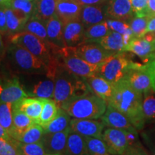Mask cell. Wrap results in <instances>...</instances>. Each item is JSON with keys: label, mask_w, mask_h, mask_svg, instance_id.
I'll list each match as a JSON object with an SVG mask.
<instances>
[{"label": "cell", "mask_w": 155, "mask_h": 155, "mask_svg": "<svg viewBox=\"0 0 155 155\" xmlns=\"http://www.w3.org/2000/svg\"><path fill=\"white\" fill-rule=\"evenodd\" d=\"M104 124L96 119H80L71 120L70 129L73 132L77 133L83 137H94L102 139Z\"/></svg>", "instance_id": "cell-11"}, {"label": "cell", "mask_w": 155, "mask_h": 155, "mask_svg": "<svg viewBox=\"0 0 155 155\" xmlns=\"http://www.w3.org/2000/svg\"><path fill=\"white\" fill-rule=\"evenodd\" d=\"M6 51H7V49H6L2 38L1 36V33H0V61L5 57V55H6Z\"/></svg>", "instance_id": "cell-50"}, {"label": "cell", "mask_w": 155, "mask_h": 155, "mask_svg": "<svg viewBox=\"0 0 155 155\" xmlns=\"http://www.w3.org/2000/svg\"><path fill=\"white\" fill-rule=\"evenodd\" d=\"M142 101L143 94L131 88L124 79H122L114 84L113 94L108 104L121 112L137 130H141L146 123Z\"/></svg>", "instance_id": "cell-1"}, {"label": "cell", "mask_w": 155, "mask_h": 155, "mask_svg": "<svg viewBox=\"0 0 155 155\" xmlns=\"http://www.w3.org/2000/svg\"><path fill=\"white\" fill-rule=\"evenodd\" d=\"M97 43L101 45L104 49L113 53L124 52L125 47L123 35L112 30L110 31L107 35L101 39Z\"/></svg>", "instance_id": "cell-28"}, {"label": "cell", "mask_w": 155, "mask_h": 155, "mask_svg": "<svg viewBox=\"0 0 155 155\" xmlns=\"http://www.w3.org/2000/svg\"><path fill=\"white\" fill-rule=\"evenodd\" d=\"M88 155H111L103 139L94 137H84Z\"/></svg>", "instance_id": "cell-36"}, {"label": "cell", "mask_w": 155, "mask_h": 155, "mask_svg": "<svg viewBox=\"0 0 155 155\" xmlns=\"http://www.w3.org/2000/svg\"><path fill=\"white\" fill-rule=\"evenodd\" d=\"M130 2L134 15L137 16H147L148 0H130Z\"/></svg>", "instance_id": "cell-42"}, {"label": "cell", "mask_w": 155, "mask_h": 155, "mask_svg": "<svg viewBox=\"0 0 155 155\" xmlns=\"http://www.w3.org/2000/svg\"><path fill=\"white\" fill-rule=\"evenodd\" d=\"M124 52H131L135 54L145 63L149 61L150 56L154 53L152 42L144 38H134L124 48Z\"/></svg>", "instance_id": "cell-23"}, {"label": "cell", "mask_w": 155, "mask_h": 155, "mask_svg": "<svg viewBox=\"0 0 155 155\" xmlns=\"http://www.w3.org/2000/svg\"><path fill=\"white\" fill-rule=\"evenodd\" d=\"M13 124H14V131L12 134V138L16 139L19 134H21L28 128L33 125L35 122L30 117L19 110L12 106Z\"/></svg>", "instance_id": "cell-29"}, {"label": "cell", "mask_w": 155, "mask_h": 155, "mask_svg": "<svg viewBox=\"0 0 155 155\" xmlns=\"http://www.w3.org/2000/svg\"><path fill=\"white\" fill-rule=\"evenodd\" d=\"M55 14L56 0H36L35 9L32 17L46 22Z\"/></svg>", "instance_id": "cell-27"}, {"label": "cell", "mask_w": 155, "mask_h": 155, "mask_svg": "<svg viewBox=\"0 0 155 155\" xmlns=\"http://www.w3.org/2000/svg\"><path fill=\"white\" fill-rule=\"evenodd\" d=\"M17 150L18 155H47L42 142L25 143L17 141Z\"/></svg>", "instance_id": "cell-37"}, {"label": "cell", "mask_w": 155, "mask_h": 155, "mask_svg": "<svg viewBox=\"0 0 155 155\" xmlns=\"http://www.w3.org/2000/svg\"><path fill=\"white\" fill-rule=\"evenodd\" d=\"M35 2L29 0H12L6 7H9L16 10L22 12L30 18L33 15L35 9Z\"/></svg>", "instance_id": "cell-38"}, {"label": "cell", "mask_w": 155, "mask_h": 155, "mask_svg": "<svg viewBox=\"0 0 155 155\" xmlns=\"http://www.w3.org/2000/svg\"><path fill=\"white\" fill-rule=\"evenodd\" d=\"M131 63L124 52L114 53L100 64L98 75L115 84L125 77Z\"/></svg>", "instance_id": "cell-7"}, {"label": "cell", "mask_w": 155, "mask_h": 155, "mask_svg": "<svg viewBox=\"0 0 155 155\" xmlns=\"http://www.w3.org/2000/svg\"><path fill=\"white\" fill-rule=\"evenodd\" d=\"M123 79L131 88L143 95L152 91V81L146 64L141 65L132 61Z\"/></svg>", "instance_id": "cell-8"}, {"label": "cell", "mask_w": 155, "mask_h": 155, "mask_svg": "<svg viewBox=\"0 0 155 155\" xmlns=\"http://www.w3.org/2000/svg\"><path fill=\"white\" fill-rule=\"evenodd\" d=\"M143 112H144L146 121L155 118V96L151 91L143 95L142 101Z\"/></svg>", "instance_id": "cell-39"}, {"label": "cell", "mask_w": 155, "mask_h": 155, "mask_svg": "<svg viewBox=\"0 0 155 155\" xmlns=\"http://www.w3.org/2000/svg\"><path fill=\"white\" fill-rule=\"evenodd\" d=\"M123 155H149L141 146L137 144L131 145L128 147L127 151Z\"/></svg>", "instance_id": "cell-44"}, {"label": "cell", "mask_w": 155, "mask_h": 155, "mask_svg": "<svg viewBox=\"0 0 155 155\" xmlns=\"http://www.w3.org/2000/svg\"><path fill=\"white\" fill-rule=\"evenodd\" d=\"M84 80L88 85L91 91L104 99L108 104L113 94L114 84L98 74L85 78Z\"/></svg>", "instance_id": "cell-18"}, {"label": "cell", "mask_w": 155, "mask_h": 155, "mask_svg": "<svg viewBox=\"0 0 155 155\" xmlns=\"http://www.w3.org/2000/svg\"><path fill=\"white\" fill-rule=\"evenodd\" d=\"M0 139H7V140H10L12 139L7 131L6 130L5 128L2 127L1 124H0Z\"/></svg>", "instance_id": "cell-49"}, {"label": "cell", "mask_w": 155, "mask_h": 155, "mask_svg": "<svg viewBox=\"0 0 155 155\" xmlns=\"http://www.w3.org/2000/svg\"><path fill=\"white\" fill-rule=\"evenodd\" d=\"M58 61L71 73L83 78L98 74L99 65H94L79 57L73 47L59 48L56 51Z\"/></svg>", "instance_id": "cell-6"}, {"label": "cell", "mask_w": 155, "mask_h": 155, "mask_svg": "<svg viewBox=\"0 0 155 155\" xmlns=\"http://www.w3.org/2000/svg\"><path fill=\"white\" fill-rule=\"evenodd\" d=\"M106 6L84 5L81 10L80 19L85 28H87L106 20Z\"/></svg>", "instance_id": "cell-19"}, {"label": "cell", "mask_w": 155, "mask_h": 155, "mask_svg": "<svg viewBox=\"0 0 155 155\" xmlns=\"http://www.w3.org/2000/svg\"><path fill=\"white\" fill-rule=\"evenodd\" d=\"M27 97H29L28 94L17 78L9 79L0 85V102L13 104Z\"/></svg>", "instance_id": "cell-14"}, {"label": "cell", "mask_w": 155, "mask_h": 155, "mask_svg": "<svg viewBox=\"0 0 155 155\" xmlns=\"http://www.w3.org/2000/svg\"><path fill=\"white\" fill-rule=\"evenodd\" d=\"M45 134V131L42 126L39 124L35 123L26 131L19 134L15 140L25 144L41 142L42 137Z\"/></svg>", "instance_id": "cell-31"}, {"label": "cell", "mask_w": 155, "mask_h": 155, "mask_svg": "<svg viewBox=\"0 0 155 155\" xmlns=\"http://www.w3.org/2000/svg\"><path fill=\"white\" fill-rule=\"evenodd\" d=\"M150 17L134 15L129 22V25L132 30L134 38H141L147 33V24Z\"/></svg>", "instance_id": "cell-35"}, {"label": "cell", "mask_w": 155, "mask_h": 155, "mask_svg": "<svg viewBox=\"0 0 155 155\" xmlns=\"http://www.w3.org/2000/svg\"><path fill=\"white\" fill-rule=\"evenodd\" d=\"M0 124L5 128L11 137L14 131L12 104L0 102Z\"/></svg>", "instance_id": "cell-34"}, {"label": "cell", "mask_w": 155, "mask_h": 155, "mask_svg": "<svg viewBox=\"0 0 155 155\" xmlns=\"http://www.w3.org/2000/svg\"><path fill=\"white\" fill-rule=\"evenodd\" d=\"M100 119L104 126L109 128L137 133V129L134 127L127 116L108 104H107L105 113Z\"/></svg>", "instance_id": "cell-12"}, {"label": "cell", "mask_w": 155, "mask_h": 155, "mask_svg": "<svg viewBox=\"0 0 155 155\" xmlns=\"http://www.w3.org/2000/svg\"><path fill=\"white\" fill-rule=\"evenodd\" d=\"M146 15L150 17L155 16V0H148Z\"/></svg>", "instance_id": "cell-46"}, {"label": "cell", "mask_w": 155, "mask_h": 155, "mask_svg": "<svg viewBox=\"0 0 155 155\" xmlns=\"http://www.w3.org/2000/svg\"><path fill=\"white\" fill-rule=\"evenodd\" d=\"M71 116L80 119H98L105 113L107 103L93 92L64 104L61 107Z\"/></svg>", "instance_id": "cell-5"}, {"label": "cell", "mask_w": 155, "mask_h": 155, "mask_svg": "<svg viewBox=\"0 0 155 155\" xmlns=\"http://www.w3.org/2000/svg\"><path fill=\"white\" fill-rule=\"evenodd\" d=\"M111 29L107 21L96 24L86 28L84 34V40L83 43L86 42H98L101 39L109 33Z\"/></svg>", "instance_id": "cell-30"}, {"label": "cell", "mask_w": 155, "mask_h": 155, "mask_svg": "<svg viewBox=\"0 0 155 155\" xmlns=\"http://www.w3.org/2000/svg\"><path fill=\"white\" fill-rule=\"evenodd\" d=\"M154 155H155V150H154Z\"/></svg>", "instance_id": "cell-55"}, {"label": "cell", "mask_w": 155, "mask_h": 155, "mask_svg": "<svg viewBox=\"0 0 155 155\" xmlns=\"http://www.w3.org/2000/svg\"><path fill=\"white\" fill-rule=\"evenodd\" d=\"M46 24L48 39L50 43L58 48L65 47L63 39V22L55 15L50 19H48Z\"/></svg>", "instance_id": "cell-20"}, {"label": "cell", "mask_w": 155, "mask_h": 155, "mask_svg": "<svg viewBox=\"0 0 155 155\" xmlns=\"http://www.w3.org/2000/svg\"><path fill=\"white\" fill-rule=\"evenodd\" d=\"M83 6L84 5H101L108 0H78Z\"/></svg>", "instance_id": "cell-47"}, {"label": "cell", "mask_w": 155, "mask_h": 155, "mask_svg": "<svg viewBox=\"0 0 155 155\" xmlns=\"http://www.w3.org/2000/svg\"><path fill=\"white\" fill-rule=\"evenodd\" d=\"M29 1H36V0H29Z\"/></svg>", "instance_id": "cell-54"}, {"label": "cell", "mask_w": 155, "mask_h": 155, "mask_svg": "<svg viewBox=\"0 0 155 155\" xmlns=\"http://www.w3.org/2000/svg\"><path fill=\"white\" fill-rule=\"evenodd\" d=\"M146 65L152 81V91L155 92V52L150 56L149 61L146 63Z\"/></svg>", "instance_id": "cell-43"}, {"label": "cell", "mask_w": 155, "mask_h": 155, "mask_svg": "<svg viewBox=\"0 0 155 155\" xmlns=\"http://www.w3.org/2000/svg\"><path fill=\"white\" fill-rule=\"evenodd\" d=\"M12 106L27 114L35 123L38 124L42 110V98L27 97L12 104Z\"/></svg>", "instance_id": "cell-22"}, {"label": "cell", "mask_w": 155, "mask_h": 155, "mask_svg": "<svg viewBox=\"0 0 155 155\" xmlns=\"http://www.w3.org/2000/svg\"><path fill=\"white\" fill-rule=\"evenodd\" d=\"M82 7L78 0H56V15L63 23L80 19Z\"/></svg>", "instance_id": "cell-17"}, {"label": "cell", "mask_w": 155, "mask_h": 155, "mask_svg": "<svg viewBox=\"0 0 155 155\" xmlns=\"http://www.w3.org/2000/svg\"><path fill=\"white\" fill-rule=\"evenodd\" d=\"M63 155H88L84 137L71 131Z\"/></svg>", "instance_id": "cell-25"}, {"label": "cell", "mask_w": 155, "mask_h": 155, "mask_svg": "<svg viewBox=\"0 0 155 155\" xmlns=\"http://www.w3.org/2000/svg\"><path fill=\"white\" fill-rule=\"evenodd\" d=\"M6 55L17 73L27 75H47L48 68L42 60L18 45L11 43L7 48Z\"/></svg>", "instance_id": "cell-4"}, {"label": "cell", "mask_w": 155, "mask_h": 155, "mask_svg": "<svg viewBox=\"0 0 155 155\" xmlns=\"http://www.w3.org/2000/svg\"><path fill=\"white\" fill-rule=\"evenodd\" d=\"M107 19H118L129 23L134 17L130 0H108L106 5Z\"/></svg>", "instance_id": "cell-15"}, {"label": "cell", "mask_w": 155, "mask_h": 155, "mask_svg": "<svg viewBox=\"0 0 155 155\" xmlns=\"http://www.w3.org/2000/svg\"><path fill=\"white\" fill-rule=\"evenodd\" d=\"M47 155H59V154H47Z\"/></svg>", "instance_id": "cell-53"}, {"label": "cell", "mask_w": 155, "mask_h": 155, "mask_svg": "<svg viewBox=\"0 0 155 155\" xmlns=\"http://www.w3.org/2000/svg\"><path fill=\"white\" fill-rule=\"evenodd\" d=\"M54 82L55 91L53 100L59 108L71 101L92 92L84 78L71 73L59 61Z\"/></svg>", "instance_id": "cell-2"}, {"label": "cell", "mask_w": 155, "mask_h": 155, "mask_svg": "<svg viewBox=\"0 0 155 155\" xmlns=\"http://www.w3.org/2000/svg\"><path fill=\"white\" fill-rule=\"evenodd\" d=\"M17 140L0 139V155H18L17 150Z\"/></svg>", "instance_id": "cell-40"}, {"label": "cell", "mask_w": 155, "mask_h": 155, "mask_svg": "<svg viewBox=\"0 0 155 155\" xmlns=\"http://www.w3.org/2000/svg\"><path fill=\"white\" fill-rule=\"evenodd\" d=\"M71 129L70 127L61 132L45 133L42 144L48 154L63 155Z\"/></svg>", "instance_id": "cell-13"}, {"label": "cell", "mask_w": 155, "mask_h": 155, "mask_svg": "<svg viewBox=\"0 0 155 155\" xmlns=\"http://www.w3.org/2000/svg\"><path fill=\"white\" fill-rule=\"evenodd\" d=\"M106 21H107V23L110 29H111V30L119 32V33L122 35H124L128 31L131 29L129 23L127 22H125V21L118 20V19H107Z\"/></svg>", "instance_id": "cell-41"}, {"label": "cell", "mask_w": 155, "mask_h": 155, "mask_svg": "<svg viewBox=\"0 0 155 155\" xmlns=\"http://www.w3.org/2000/svg\"><path fill=\"white\" fill-rule=\"evenodd\" d=\"M73 48L79 57L94 65H100L110 55L116 53L104 49L97 42L82 43Z\"/></svg>", "instance_id": "cell-10"}, {"label": "cell", "mask_w": 155, "mask_h": 155, "mask_svg": "<svg viewBox=\"0 0 155 155\" xmlns=\"http://www.w3.org/2000/svg\"><path fill=\"white\" fill-rule=\"evenodd\" d=\"M10 36L11 43L22 46L42 60L48 68V73L46 76L54 79L58 65L56 51L59 48L26 31H22Z\"/></svg>", "instance_id": "cell-3"}, {"label": "cell", "mask_w": 155, "mask_h": 155, "mask_svg": "<svg viewBox=\"0 0 155 155\" xmlns=\"http://www.w3.org/2000/svg\"><path fill=\"white\" fill-rule=\"evenodd\" d=\"M42 110L38 124L43 127V126L48 124L55 117L59 107L53 99L42 98Z\"/></svg>", "instance_id": "cell-32"}, {"label": "cell", "mask_w": 155, "mask_h": 155, "mask_svg": "<svg viewBox=\"0 0 155 155\" xmlns=\"http://www.w3.org/2000/svg\"><path fill=\"white\" fill-rule=\"evenodd\" d=\"M0 33H7V17H6L5 7L0 5Z\"/></svg>", "instance_id": "cell-45"}, {"label": "cell", "mask_w": 155, "mask_h": 155, "mask_svg": "<svg viewBox=\"0 0 155 155\" xmlns=\"http://www.w3.org/2000/svg\"><path fill=\"white\" fill-rule=\"evenodd\" d=\"M23 31H26V32L32 33L34 35L38 37L39 38L42 39L44 41L50 43L48 39L46 24L45 22L40 19L35 18V17H30L25 25Z\"/></svg>", "instance_id": "cell-33"}, {"label": "cell", "mask_w": 155, "mask_h": 155, "mask_svg": "<svg viewBox=\"0 0 155 155\" xmlns=\"http://www.w3.org/2000/svg\"><path fill=\"white\" fill-rule=\"evenodd\" d=\"M54 91H55L54 79L48 77L47 79L39 81L26 93L28 96L34 97V98L53 99Z\"/></svg>", "instance_id": "cell-24"}, {"label": "cell", "mask_w": 155, "mask_h": 155, "mask_svg": "<svg viewBox=\"0 0 155 155\" xmlns=\"http://www.w3.org/2000/svg\"><path fill=\"white\" fill-rule=\"evenodd\" d=\"M5 7L7 17V33L9 35H12L22 32L30 17L22 12L16 10L9 7Z\"/></svg>", "instance_id": "cell-21"}, {"label": "cell", "mask_w": 155, "mask_h": 155, "mask_svg": "<svg viewBox=\"0 0 155 155\" xmlns=\"http://www.w3.org/2000/svg\"><path fill=\"white\" fill-rule=\"evenodd\" d=\"M12 0H0V5L4 6H7Z\"/></svg>", "instance_id": "cell-51"}, {"label": "cell", "mask_w": 155, "mask_h": 155, "mask_svg": "<svg viewBox=\"0 0 155 155\" xmlns=\"http://www.w3.org/2000/svg\"><path fill=\"white\" fill-rule=\"evenodd\" d=\"M102 139L111 155H123L129 147L128 131L122 129H106L103 132Z\"/></svg>", "instance_id": "cell-9"}, {"label": "cell", "mask_w": 155, "mask_h": 155, "mask_svg": "<svg viewBox=\"0 0 155 155\" xmlns=\"http://www.w3.org/2000/svg\"><path fill=\"white\" fill-rule=\"evenodd\" d=\"M147 32H155V16L150 17L149 18Z\"/></svg>", "instance_id": "cell-48"}, {"label": "cell", "mask_w": 155, "mask_h": 155, "mask_svg": "<svg viewBox=\"0 0 155 155\" xmlns=\"http://www.w3.org/2000/svg\"><path fill=\"white\" fill-rule=\"evenodd\" d=\"M152 46H153V49H154V51L155 52V39L152 42Z\"/></svg>", "instance_id": "cell-52"}, {"label": "cell", "mask_w": 155, "mask_h": 155, "mask_svg": "<svg viewBox=\"0 0 155 155\" xmlns=\"http://www.w3.org/2000/svg\"><path fill=\"white\" fill-rule=\"evenodd\" d=\"M71 116L63 108H58L55 117L50 121L48 124L42 127L45 133H57L61 132L70 127Z\"/></svg>", "instance_id": "cell-26"}, {"label": "cell", "mask_w": 155, "mask_h": 155, "mask_svg": "<svg viewBox=\"0 0 155 155\" xmlns=\"http://www.w3.org/2000/svg\"><path fill=\"white\" fill-rule=\"evenodd\" d=\"M86 28L81 19L63 23V39L65 47H76L84 40Z\"/></svg>", "instance_id": "cell-16"}]
</instances>
